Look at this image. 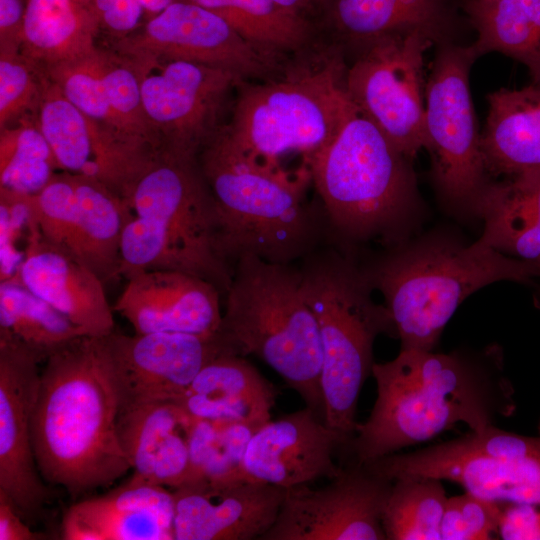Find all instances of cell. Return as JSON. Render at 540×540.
<instances>
[{
	"mask_svg": "<svg viewBox=\"0 0 540 540\" xmlns=\"http://www.w3.org/2000/svg\"><path fill=\"white\" fill-rule=\"evenodd\" d=\"M377 397L369 417L357 423L346 460L363 464L430 440L466 424L481 432L516 404L497 346L434 353L400 350L374 363Z\"/></svg>",
	"mask_w": 540,
	"mask_h": 540,
	"instance_id": "1",
	"label": "cell"
},
{
	"mask_svg": "<svg viewBox=\"0 0 540 540\" xmlns=\"http://www.w3.org/2000/svg\"><path fill=\"white\" fill-rule=\"evenodd\" d=\"M121 404L107 336H80L52 353L32 415L41 477L76 498L129 471L118 435Z\"/></svg>",
	"mask_w": 540,
	"mask_h": 540,
	"instance_id": "2",
	"label": "cell"
},
{
	"mask_svg": "<svg viewBox=\"0 0 540 540\" xmlns=\"http://www.w3.org/2000/svg\"><path fill=\"white\" fill-rule=\"evenodd\" d=\"M198 163L215 202L221 253L233 267L244 255L295 264L328 241L321 203L307 197V165L289 172L251 158L223 127L201 148Z\"/></svg>",
	"mask_w": 540,
	"mask_h": 540,
	"instance_id": "3",
	"label": "cell"
},
{
	"mask_svg": "<svg viewBox=\"0 0 540 540\" xmlns=\"http://www.w3.org/2000/svg\"><path fill=\"white\" fill-rule=\"evenodd\" d=\"M411 160L359 109L306 164L329 243L358 252L409 239L423 214Z\"/></svg>",
	"mask_w": 540,
	"mask_h": 540,
	"instance_id": "4",
	"label": "cell"
},
{
	"mask_svg": "<svg viewBox=\"0 0 540 540\" xmlns=\"http://www.w3.org/2000/svg\"><path fill=\"white\" fill-rule=\"evenodd\" d=\"M361 264L384 297L400 350L433 351L458 306L477 290L497 281L530 284L540 278L539 266L479 239L464 244L439 234L385 247Z\"/></svg>",
	"mask_w": 540,
	"mask_h": 540,
	"instance_id": "5",
	"label": "cell"
},
{
	"mask_svg": "<svg viewBox=\"0 0 540 540\" xmlns=\"http://www.w3.org/2000/svg\"><path fill=\"white\" fill-rule=\"evenodd\" d=\"M298 265L322 345L324 421L352 439L360 392L375 363V340L383 334L397 339L396 329L386 306L373 300L357 253L326 242Z\"/></svg>",
	"mask_w": 540,
	"mask_h": 540,
	"instance_id": "6",
	"label": "cell"
},
{
	"mask_svg": "<svg viewBox=\"0 0 540 540\" xmlns=\"http://www.w3.org/2000/svg\"><path fill=\"white\" fill-rule=\"evenodd\" d=\"M301 280L298 263L241 256L217 333L230 352L254 355L271 367L324 420L322 345Z\"/></svg>",
	"mask_w": 540,
	"mask_h": 540,
	"instance_id": "7",
	"label": "cell"
},
{
	"mask_svg": "<svg viewBox=\"0 0 540 540\" xmlns=\"http://www.w3.org/2000/svg\"><path fill=\"white\" fill-rule=\"evenodd\" d=\"M346 73L340 58L329 57L281 80L250 86L239 95L231 123L223 128L251 158L281 165L283 157L299 154L306 165L358 110Z\"/></svg>",
	"mask_w": 540,
	"mask_h": 540,
	"instance_id": "8",
	"label": "cell"
},
{
	"mask_svg": "<svg viewBox=\"0 0 540 540\" xmlns=\"http://www.w3.org/2000/svg\"><path fill=\"white\" fill-rule=\"evenodd\" d=\"M126 201L157 228L182 272L209 281L225 297L234 267L220 250L215 202L198 156L160 152L137 177Z\"/></svg>",
	"mask_w": 540,
	"mask_h": 540,
	"instance_id": "9",
	"label": "cell"
},
{
	"mask_svg": "<svg viewBox=\"0 0 540 540\" xmlns=\"http://www.w3.org/2000/svg\"><path fill=\"white\" fill-rule=\"evenodd\" d=\"M365 464L389 479L430 476L457 483L488 500L540 505V436L519 435L494 425Z\"/></svg>",
	"mask_w": 540,
	"mask_h": 540,
	"instance_id": "10",
	"label": "cell"
},
{
	"mask_svg": "<svg viewBox=\"0 0 540 540\" xmlns=\"http://www.w3.org/2000/svg\"><path fill=\"white\" fill-rule=\"evenodd\" d=\"M477 58L470 46L445 44L426 84L425 148L440 198L455 215L475 217L491 181L480 150L469 90V70Z\"/></svg>",
	"mask_w": 540,
	"mask_h": 540,
	"instance_id": "11",
	"label": "cell"
},
{
	"mask_svg": "<svg viewBox=\"0 0 540 540\" xmlns=\"http://www.w3.org/2000/svg\"><path fill=\"white\" fill-rule=\"evenodd\" d=\"M433 43L422 31L383 35L346 73L353 103L411 161L426 145L423 63Z\"/></svg>",
	"mask_w": 540,
	"mask_h": 540,
	"instance_id": "12",
	"label": "cell"
},
{
	"mask_svg": "<svg viewBox=\"0 0 540 540\" xmlns=\"http://www.w3.org/2000/svg\"><path fill=\"white\" fill-rule=\"evenodd\" d=\"M125 56L137 71L143 110L160 152L197 157L220 128L217 121L229 91L243 78L185 60Z\"/></svg>",
	"mask_w": 540,
	"mask_h": 540,
	"instance_id": "13",
	"label": "cell"
},
{
	"mask_svg": "<svg viewBox=\"0 0 540 540\" xmlns=\"http://www.w3.org/2000/svg\"><path fill=\"white\" fill-rule=\"evenodd\" d=\"M322 487L285 489L278 516L261 540H386L383 508L392 480L345 462Z\"/></svg>",
	"mask_w": 540,
	"mask_h": 540,
	"instance_id": "14",
	"label": "cell"
},
{
	"mask_svg": "<svg viewBox=\"0 0 540 540\" xmlns=\"http://www.w3.org/2000/svg\"><path fill=\"white\" fill-rule=\"evenodd\" d=\"M125 55H151L185 60L261 76L272 68V50L249 41L215 13L186 0H175L146 19L135 32L115 40Z\"/></svg>",
	"mask_w": 540,
	"mask_h": 540,
	"instance_id": "15",
	"label": "cell"
},
{
	"mask_svg": "<svg viewBox=\"0 0 540 540\" xmlns=\"http://www.w3.org/2000/svg\"><path fill=\"white\" fill-rule=\"evenodd\" d=\"M41 359L0 331V491L28 521L48 500L32 441Z\"/></svg>",
	"mask_w": 540,
	"mask_h": 540,
	"instance_id": "16",
	"label": "cell"
},
{
	"mask_svg": "<svg viewBox=\"0 0 540 540\" xmlns=\"http://www.w3.org/2000/svg\"><path fill=\"white\" fill-rule=\"evenodd\" d=\"M351 438L311 408L269 420L246 448L241 477L284 489L333 478L341 470Z\"/></svg>",
	"mask_w": 540,
	"mask_h": 540,
	"instance_id": "17",
	"label": "cell"
},
{
	"mask_svg": "<svg viewBox=\"0 0 540 540\" xmlns=\"http://www.w3.org/2000/svg\"><path fill=\"white\" fill-rule=\"evenodd\" d=\"M122 404L177 401L200 370L223 352H230L218 333L183 332L107 335ZM232 353V352H231Z\"/></svg>",
	"mask_w": 540,
	"mask_h": 540,
	"instance_id": "18",
	"label": "cell"
},
{
	"mask_svg": "<svg viewBox=\"0 0 540 540\" xmlns=\"http://www.w3.org/2000/svg\"><path fill=\"white\" fill-rule=\"evenodd\" d=\"M34 122L61 171L97 178L124 199L153 160L89 119L45 73Z\"/></svg>",
	"mask_w": 540,
	"mask_h": 540,
	"instance_id": "19",
	"label": "cell"
},
{
	"mask_svg": "<svg viewBox=\"0 0 540 540\" xmlns=\"http://www.w3.org/2000/svg\"><path fill=\"white\" fill-rule=\"evenodd\" d=\"M174 540L261 539L285 489L247 478L184 483L172 489Z\"/></svg>",
	"mask_w": 540,
	"mask_h": 540,
	"instance_id": "20",
	"label": "cell"
},
{
	"mask_svg": "<svg viewBox=\"0 0 540 540\" xmlns=\"http://www.w3.org/2000/svg\"><path fill=\"white\" fill-rule=\"evenodd\" d=\"M11 278L87 335L104 337L115 330L114 310L106 297L105 283L80 257L46 240L32 216L22 262Z\"/></svg>",
	"mask_w": 540,
	"mask_h": 540,
	"instance_id": "21",
	"label": "cell"
},
{
	"mask_svg": "<svg viewBox=\"0 0 540 540\" xmlns=\"http://www.w3.org/2000/svg\"><path fill=\"white\" fill-rule=\"evenodd\" d=\"M222 294L207 280L176 270H148L126 279L113 310L135 333L183 332L215 335Z\"/></svg>",
	"mask_w": 540,
	"mask_h": 540,
	"instance_id": "22",
	"label": "cell"
},
{
	"mask_svg": "<svg viewBox=\"0 0 540 540\" xmlns=\"http://www.w3.org/2000/svg\"><path fill=\"white\" fill-rule=\"evenodd\" d=\"M172 491L134 475L117 488L71 505L63 516L65 540H174Z\"/></svg>",
	"mask_w": 540,
	"mask_h": 540,
	"instance_id": "23",
	"label": "cell"
},
{
	"mask_svg": "<svg viewBox=\"0 0 540 540\" xmlns=\"http://www.w3.org/2000/svg\"><path fill=\"white\" fill-rule=\"evenodd\" d=\"M194 417L176 401L121 405L118 435L133 475L176 488L186 480Z\"/></svg>",
	"mask_w": 540,
	"mask_h": 540,
	"instance_id": "24",
	"label": "cell"
},
{
	"mask_svg": "<svg viewBox=\"0 0 540 540\" xmlns=\"http://www.w3.org/2000/svg\"><path fill=\"white\" fill-rule=\"evenodd\" d=\"M276 389L244 356L223 352L209 361L176 401L196 418L262 426L271 420Z\"/></svg>",
	"mask_w": 540,
	"mask_h": 540,
	"instance_id": "25",
	"label": "cell"
},
{
	"mask_svg": "<svg viewBox=\"0 0 540 540\" xmlns=\"http://www.w3.org/2000/svg\"><path fill=\"white\" fill-rule=\"evenodd\" d=\"M487 246L540 267V168L491 180L476 205Z\"/></svg>",
	"mask_w": 540,
	"mask_h": 540,
	"instance_id": "26",
	"label": "cell"
},
{
	"mask_svg": "<svg viewBox=\"0 0 540 540\" xmlns=\"http://www.w3.org/2000/svg\"><path fill=\"white\" fill-rule=\"evenodd\" d=\"M480 150L490 177L540 168V86L488 95Z\"/></svg>",
	"mask_w": 540,
	"mask_h": 540,
	"instance_id": "27",
	"label": "cell"
},
{
	"mask_svg": "<svg viewBox=\"0 0 540 540\" xmlns=\"http://www.w3.org/2000/svg\"><path fill=\"white\" fill-rule=\"evenodd\" d=\"M318 11L340 34L360 43L407 31L446 43L457 19L455 0H321Z\"/></svg>",
	"mask_w": 540,
	"mask_h": 540,
	"instance_id": "28",
	"label": "cell"
},
{
	"mask_svg": "<svg viewBox=\"0 0 540 540\" xmlns=\"http://www.w3.org/2000/svg\"><path fill=\"white\" fill-rule=\"evenodd\" d=\"M100 30L94 0H26L20 52L47 67L94 50Z\"/></svg>",
	"mask_w": 540,
	"mask_h": 540,
	"instance_id": "29",
	"label": "cell"
},
{
	"mask_svg": "<svg viewBox=\"0 0 540 540\" xmlns=\"http://www.w3.org/2000/svg\"><path fill=\"white\" fill-rule=\"evenodd\" d=\"M72 175L78 205L77 255L106 283L118 277L122 235L135 214L102 181Z\"/></svg>",
	"mask_w": 540,
	"mask_h": 540,
	"instance_id": "30",
	"label": "cell"
},
{
	"mask_svg": "<svg viewBox=\"0 0 540 540\" xmlns=\"http://www.w3.org/2000/svg\"><path fill=\"white\" fill-rule=\"evenodd\" d=\"M478 57L497 51L525 64L540 86V0H465Z\"/></svg>",
	"mask_w": 540,
	"mask_h": 540,
	"instance_id": "31",
	"label": "cell"
},
{
	"mask_svg": "<svg viewBox=\"0 0 540 540\" xmlns=\"http://www.w3.org/2000/svg\"><path fill=\"white\" fill-rule=\"evenodd\" d=\"M0 331L26 345L41 361L70 341L87 335L12 278L0 282Z\"/></svg>",
	"mask_w": 540,
	"mask_h": 540,
	"instance_id": "32",
	"label": "cell"
},
{
	"mask_svg": "<svg viewBox=\"0 0 540 540\" xmlns=\"http://www.w3.org/2000/svg\"><path fill=\"white\" fill-rule=\"evenodd\" d=\"M392 480L382 513L386 540H441L448 496L442 480L402 475Z\"/></svg>",
	"mask_w": 540,
	"mask_h": 540,
	"instance_id": "33",
	"label": "cell"
},
{
	"mask_svg": "<svg viewBox=\"0 0 540 540\" xmlns=\"http://www.w3.org/2000/svg\"><path fill=\"white\" fill-rule=\"evenodd\" d=\"M224 19L249 41L269 50L292 49L308 38L307 17L272 0H186Z\"/></svg>",
	"mask_w": 540,
	"mask_h": 540,
	"instance_id": "34",
	"label": "cell"
},
{
	"mask_svg": "<svg viewBox=\"0 0 540 540\" xmlns=\"http://www.w3.org/2000/svg\"><path fill=\"white\" fill-rule=\"evenodd\" d=\"M260 427L240 421L194 417L189 470L184 483L242 478L241 465L246 448Z\"/></svg>",
	"mask_w": 540,
	"mask_h": 540,
	"instance_id": "35",
	"label": "cell"
},
{
	"mask_svg": "<svg viewBox=\"0 0 540 540\" xmlns=\"http://www.w3.org/2000/svg\"><path fill=\"white\" fill-rule=\"evenodd\" d=\"M57 169L52 150L34 120L0 129V188L34 195Z\"/></svg>",
	"mask_w": 540,
	"mask_h": 540,
	"instance_id": "36",
	"label": "cell"
},
{
	"mask_svg": "<svg viewBox=\"0 0 540 540\" xmlns=\"http://www.w3.org/2000/svg\"><path fill=\"white\" fill-rule=\"evenodd\" d=\"M41 68L89 119L123 143L150 155L125 142L116 130L104 84V49L96 47L82 56Z\"/></svg>",
	"mask_w": 540,
	"mask_h": 540,
	"instance_id": "37",
	"label": "cell"
},
{
	"mask_svg": "<svg viewBox=\"0 0 540 540\" xmlns=\"http://www.w3.org/2000/svg\"><path fill=\"white\" fill-rule=\"evenodd\" d=\"M29 203L43 237L77 255L78 205L73 175L57 172L40 192L29 195Z\"/></svg>",
	"mask_w": 540,
	"mask_h": 540,
	"instance_id": "38",
	"label": "cell"
},
{
	"mask_svg": "<svg viewBox=\"0 0 540 540\" xmlns=\"http://www.w3.org/2000/svg\"><path fill=\"white\" fill-rule=\"evenodd\" d=\"M42 68L19 52H0V129L34 120L43 88Z\"/></svg>",
	"mask_w": 540,
	"mask_h": 540,
	"instance_id": "39",
	"label": "cell"
},
{
	"mask_svg": "<svg viewBox=\"0 0 540 540\" xmlns=\"http://www.w3.org/2000/svg\"><path fill=\"white\" fill-rule=\"evenodd\" d=\"M500 502L465 491L448 497L440 525L441 540L498 538Z\"/></svg>",
	"mask_w": 540,
	"mask_h": 540,
	"instance_id": "40",
	"label": "cell"
},
{
	"mask_svg": "<svg viewBox=\"0 0 540 540\" xmlns=\"http://www.w3.org/2000/svg\"><path fill=\"white\" fill-rule=\"evenodd\" d=\"M31 217L29 195L0 188V282L11 278L22 262L24 251L18 243H25Z\"/></svg>",
	"mask_w": 540,
	"mask_h": 540,
	"instance_id": "41",
	"label": "cell"
},
{
	"mask_svg": "<svg viewBox=\"0 0 540 540\" xmlns=\"http://www.w3.org/2000/svg\"><path fill=\"white\" fill-rule=\"evenodd\" d=\"M498 538L540 540V505L500 502Z\"/></svg>",
	"mask_w": 540,
	"mask_h": 540,
	"instance_id": "42",
	"label": "cell"
},
{
	"mask_svg": "<svg viewBox=\"0 0 540 540\" xmlns=\"http://www.w3.org/2000/svg\"><path fill=\"white\" fill-rule=\"evenodd\" d=\"M101 30L116 40L135 32L144 23L146 14L138 0H94Z\"/></svg>",
	"mask_w": 540,
	"mask_h": 540,
	"instance_id": "43",
	"label": "cell"
},
{
	"mask_svg": "<svg viewBox=\"0 0 540 540\" xmlns=\"http://www.w3.org/2000/svg\"><path fill=\"white\" fill-rule=\"evenodd\" d=\"M26 520L17 511L10 499L0 491V540H36Z\"/></svg>",
	"mask_w": 540,
	"mask_h": 540,
	"instance_id": "44",
	"label": "cell"
},
{
	"mask_svg": "<svg viewBox=\"0 0 540 540\" xmlns=\"http://www.w3.org/2000/svg\"><path fill=\"white\" fill-rule=\"evenodd\" d=\"M280 7L306 17L309 10L318 11L321 0H272Z\"/></svg>",
	"mask_w": 540,
	"mask_h": 540,
	"instance_id": "45",
	"label": "cell"
},
{
	"mask_svg": "<svg viewBox=\"0 0 540 540\" xmlns=\"http://www.w3.org/2000/svg\"><path fill=\"white\" fill-rule=\"evenodd\" d=\"M174 1L175 0H138L146 14V19L162 12Z\"/></svg>",
	"mask_w": 540,
	"mask_h": 540,
	"instance_id": "46",
	"label": "cell"
},
{
	"mask_svg": "<svg viewBox=\"0 0 540 540\" xmlns=\"http://www.w3.org/2000/svg\"><path fill=\"white\" fill-rule=\"evenodd\" d=\"M534 302H535V305L540 308V286L538 287L534 295Z\"/></svg>",
	"mask_w": 540,
	"mask_h": 540,
	"instance_id": "47",
	"label": "cell"
}]
</instances>
